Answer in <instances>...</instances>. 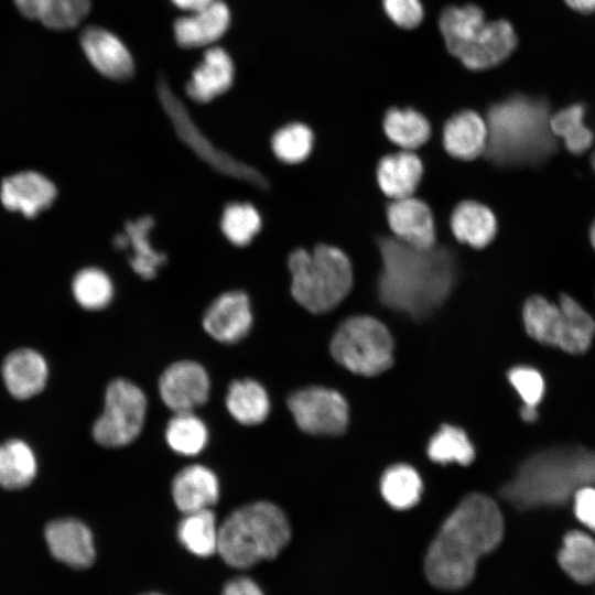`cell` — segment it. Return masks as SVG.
Returning a JSON list of instances; mask_svg holds the SVG:
<instances>
[{"label":"cell","instance_id":"1","mask_svg":"<svg viewBox=\"0 0 595 595\" xmlns=\"http://www.w3.org/2000/svg\"><path fill=\"white\" fill-rule=\"evenodd\" d=\"M504 537V518L487 496L465 497L441 526L424 560L429 582L441 589H458L474 578L477 561L495 550Z\"/></svg>","mask_w":595,"mask_h":595},{"label":"cell","instance_id":"2","mask_svg":"<svg viewBox=\"0 0 595 595\" xmlns=\"http://www.w3.org/2000/svg\"><path fill=\"white\" fill-rule=\"evenodd\" d=\"M378 246L383 266L378 292L385 305L422 318L446 300L455 278L448 249H421L389 237H381Z\"/></svg>","mask_w":595,"mask_h":595},{"label":"cell","instance_id":"3","mask_svg":"<svg viewBox=\"0 0 595 595\" xmlns=\"http://www.w3.org/2000/svg\"><path fill=\"white\" fill-rule=\"evenodd\" d=\"M543 99L513 96L487 113V158L499 165H523L547 159L555 149Z\"/></svg>","mask_w":595,"mask_h":595},{"label":"cell","instance_id":"4","mask_svg":"<svg viewBox=\"0 0 595 595\" xmlns=\"http://www.w3.org/2000/svg\"><path fill=\"white\" fill-rule=\"evenodd\" d=\"M290 538L284 512L272 502L258 501L236 509L224 520L217 553L228 565L246 569L274 559Z\"/></svg>","mask_w":595,"mask_h":595},{"label":"cell","instance_id":"5","mask_svg":"<svg viewBox=\"0 0 595 595\" xmlns=\"http://www.w3.org/2000/svg\"><path fill=\"white\" fill-rule=\"evenodd\" d=\"M440 29L450 53L475 71L502 63L517 45V34L508 21H487L475 4L446 8Z\"/></svg>","mask_w":595,"mask_h":595},{"label":"cell","instance_id":"6","mask_svg":"<svg viewBox=\"0 0 595 595\" xmlns=\"http://www.w3.org/2000/svg\"><path fill=\"white\" fill-rule=\"evenodd\" d=\"M288 266L294 300L312 313L334 309L351 289V263L336 247L322 244L312 252L296 249L289 256Z\"/></svg>","mask_w":595,"mask_h":595},{"label":"cell","instance_id":"7","mask_svg":"<svg viewBox=\"0 0 595 595\" xmlns=\"http://www.w3.org/2000/svg\"><path fill=\"white\" fill-rule=\"evenodd\" d=\"M334 359L349 371L376 376L393 363V342L387 327L378 320L366 316L347 318L337 328L331 342Z\"/></svg>","mask_w":595,"mask_h":595},{"label":"cell","instance_id":"8","mask_svg":"<svg viewBox=\"0 0 595 595\" xmlns=\"http://www.w3.org/2000/svg\"><path fill=\"white\" fill-rule=\"evenodd\" d=\"M156 91L162 108L169 116L177 137L183 143L191 148L201 160L217 172L229 177L249 183L263 191L270 187L269 181L260 171L236 160L210 142L192 120L181 99L173 94L165 78H159Z\"/></svg>","mask_w":595,"mask_h":595},{"label":"cell","instance_id":"9","mask_svg":"<svg viewBox=\"0 0 595 595\" xmlns=\"http://www.w3.org/2000/svg\"><path fill=\"white\" fill-rule=\"evenodd\" d=\"M145 413L142 390L126 379H116L107 387L105 409L93 426V436L102 446H125L140 434Z\"/></svg>","mask_w":595,"mask_h":595},{"label":"cell","instance_id":"10","mask_svg":"<svg viewBox=\"0 0 595 595\" xmlns=\"http://www.w3.org/2000/svg\"><path fill=\"white\" fill-rule=\"evenodd\" d=\"M288 407L298 426L310 434L338 435L348 424V404L336 390L310 387L292 393Z\"/></svg>","mask_w":595,"mask_h":595},{"label":"cell","instance_id":"11","mask_svg":"<svg viewBox=\"0 0 595 595\" xmlns=\"http://www.w3.org/2000/svg\"><path fill=\"white\" fill-rule=\"evenodd\" d=\"M209 377L199 364L182 360L171 365L161 376L159 390L165 405L175 413L193 412L209 397Z\"/></svg>","mask_w":595,"mask_h":595},{"label":"cell","instance_id":"12","mask_svg":"<svg viewBox=\"0 0 595 595\" xmlns=\"http://www.w3.org/2000/svg\"><path fill=\"white\" fill-rule=\"evenodd\" d=\"M252 324L249 299L241 291L226 292L207 307L203 326L216 340L231 344L242 339Z\"/></svg>","mask_w":595,"mask_h":595},{"label":"cell","instance_id":"13","mask_svg":"<svg viewBox=\"0 0 595 595\" xmlns=\"http://www.w3.org/2000/svg\"><path fill=\"white\" fill-rule=\"evenodd\" d=\"M80 44L90 64L104 76L115 80H126L132 76V56L113 33L99 26H90L83 31Z\"/></svg>","mask_w":595,"mask_h":595},{"label":"cell","instance_id":"14","mask_svg":"<svg viewBox=\"0 0 595 595\" xmlns=\"http://www.w3.org/2000/svg\"><path fill=\"white\" fill-rule=\"evenodd\" d=\"M56 193L55 185L46 176L24 171L2 181L0 198L7 209L32 218L52 205Z\"/></svg>","mask_w":595,"mask_h":595},{"label":"cell","instance_id":"15","mask_svg":"<svg viewBox=\"0 0 595 595\" xmlns=\"http://www.w3.org/2000/svg\"><path fill=\"white\" fill-rule=\"evenodd\" d=\"M45 539L52 555L72 567L85 569L95 560L93 534L77 519L50 522L45 528Z\"/></svg>","mask_w":595,"mask_h":595},{"label":"cell","instance_id":"16","mask_svg":"<svg viewBox=\"0 0 595 595\" xmlns=\"http://www.w3.org/2000/svg\"><path fill=\"white\" fill-rule=\"evenodd\" d=\"M387 216L396 238L421 249L434 246V219L424 202L412 196L394 199L388 205Z\"/></svg>","mask_w":595,"mask_h":595},{"label":"cell","instance_id":"17","mask_svg":"<svg viewBox=\"0 0 595 595\" xmlns=\"http://www.w3.org/2000/svg\"><path fill=\"white\" fill-rule=\"evenodd\" d=\"M230 12L228 7L218 0L190 12L174 23L176 42L185 47H199L218 41L228 30Z\"/></svg>","mask_w":595,"mask_h":595},{"label":"cell","instance_id":"18","mask_svg":"<svg viewBox=\"0 0 595 595\" xmlns=\"http://www.w3.org/2000/svg\"><path fill=\"white\" fill-rule=\"evenodd\" d=\"M234 63L221 47L208 48L186 85L191 99L205 104L227 91L234 82Z\"/></svg>","mask_w":595,"mask_h":595},{"label":"cell","instance_id":"19","mask_svg":"<svg viewBox=\"0 0 595 595\" xmlns=\"http://www.w3.org/2000/svg\"><path fill=\"white\" fill-rule=\"evenodd\" d=\"M175 506L183 512L210 509L219 497V483L214 472L203 465L181 469L172 482Z\"/></svg>","mask_w":595,"mask_h":595},{"label":"cell","instance_id":"20","mask_svg":"<svg viewBox=\"0 0 595 595\" xmlns=\"http://www.w3.org/2000/svg\"><path fill=\"white\" fill-rule=\"evenodd\" d=\"M2 376L7 389L14 398L28 399L45 387L47 365L37 351L22 348L7 356Z\"/></svg>","mask_w":595,"mask_h":595},{"label":"cell","instance_id":"21","mask_svg":"<svg viewBox=\"0 0 595 595\" xmlns=\"http://www.w3.org/2000/svg\"><path fill=\"white\" fill-rule=\"evenodd\" d=\"M486 121L470 110L451 117L443 128V145L454 158L473 160L485 152L487 144Z\"/></svg>","mask_w":595,"mask_h":595},{"label":"cell","instance_id":"22","mask_svg":"<svg viewBox=\"0 0 595 595\" xmlns=\"http://www.w3.org/2000/svg\"><path fill=\"white\" fill-rule=\"evenodd\" d=\"M423 174L421 160L412 152L402 151L383 156L377 167V181L385 195L392 199L409 197Z\"/></svg>","mask_w":595,"mask_h":595},{"label":"cell","instance_id":"23","mask_svg":"<svg viewBox=\"0 0 595 595\" xmlns=\"http://www.w3.org/2000/svg\"><path fill=\"white\" fill-rule=\"evenodd\" d=\"M524 328L537 342L560 348L565 332V314L560 304L534 295L522 310Z\"/></svg>","mask_w":595,"mask_h":595},{"label":"cell","instance_id":"24","mask_svg":"<svg viewBox=\"0 0 595 595\" xmlns=\"http://www.w3.org/2000/svg\"><path fill=\"white\" fill-rule=\"evenodd\" d=\"M451 228L458 241L474 248H483L495 237L497 223L495 215L487 206L466 201L453 210Z\"/></svg>","mask_w":595,"mask_h":595},{"label":"cell","instance_id":"25","mask_svg":"<svg viewBox=\"0 0 595 595\" xmlns=\"http://www.w3.org/2000/svg\"><path fill=\"white\" fill-rule=\"evenodd\" d=\"M28 19L36 20L53 30L76 26L89 12L90 0H13Z\"/></svg>","mask_w":595,"mask_h":595},{"label":"cell","instance_id":"26","mask_svg":"<svg viewBox=\"0 0 595 595\" xmlns=\"http://www.w3.org/2000/svg\"><path fill=\"white\" fill-rule=\"evenodd\" d=\"M226 407L239 423L255 425L268 416L270 400L266 389L258 381L236 380L228 388Z\"/></svg>","mask_w":595,"mask_h":595},{"label":"cell","instance_id":"27","mask_svg":"<svg viewBox=\"0 0 595 595\" xmlns=\"http://www.w3.org/2000/svg\"><path fill=\"white\" fill-rule=\"evenodd\" d=\"M558 562L574 582L583 585L595 582V539L584 531L567 532Z\"/></svg>","mask_w":595,"mask_h":595},{"label":"cell","instance_id":"28","mask_svg":"<svg viewBox=\"0 0 595 595\" xmlns=\"http://www.w3.org/2000/svg\"><path fill=\"white\" fill-rule=\"evenodd\" d=\"M154 226L151 216H143L137 220L126 223L128 246L133 249V257L129 263L133 271L145 280L153 279L158 269L166 262V255L153 249L149 234Z\"/></svg>","mask_w":595,"mask_h":595},{"label":"cell","instance_id":"29","mask_svg":"<svg viewBox=\"0 0 595 595\" xmlns=\"http://www.w3.org/2000/svg\"><path fill=\"white\" fill-rule=\"evenodd\" d=\"M218 531L214 512L203 509L184 513L177 527V537L191 553L206 558L217 552Z\"/></svg>","mask_w":595,"mask_h":595},{"label":"cell","instance_id":"30","mask_svg":"<svg viewBox=\"0 0 595 595\" xmlns=\"http://www.w3.org/2000/svg\"><path fill=\"white\" fill-rule=\"evenodd\" d=\"M36 475V459L30 446L21 440L0 444V486L6 489L26 487Z\"/></svg>","mask_w":595,"mask_h":595},{"label":"cell","instance_id":"31","mask_svg":"<svg viewBox=\"0 0 595 595\" xmlns=\"http://www.w3.org/2000/svg\"><path fill=\"white\" fill-rule=\"evenodd\" d=\"M380 490L385 500L392 508L405 510L419 502L423 484L413 467L397 464L387 468L382 474Z\"/></svg>","mask_w":595,"mask_h":595},{"label":"cell","instance_id":"32","mask_svg":"<svg viewBox=\"0 0 595 595\" xmlns=\"http://www.w3.org/2000/svg\"><path fill=\"white\" fill-rule=\"evenodd\" d=\"M383 130L390 141L412 150L425 143L431 128L423 115L414 109H390L383 119Z\"/></svg>","mask_w":595,"mask_h":595},{"label":"cell","instance_id":"33","mask_svg":"<svg viewBox=\"0 0 595 595\" xmlns=\"http://www.w3.org/2000/svg\"><path fill=\"white\" fill-rule=\"evenodd\" d=\"M586 108L583 104L570 105L550 116L549 127L554 137L561 138L566 149L581 154L593 143V132L586 127Z\"/></svg>","mask_w":595,"mask_h":595},{"label":"cell","instance_id":"34","mask_svg":"<svg viewBox=\"0 0 595 595\" xmlns=\"http://www.w3.org/2000/svg\"><path fill=\"white\" fill-rule=\"evenodd\" d=\"M165 437L175 453L193 456L205 447L208 431L205 423L193 412H178L169 421Z\"/></svg>","mask_w":595,"mask_h":595},{"label":"cell","instance_id":"35","mask_svg":"<svg viewBox=\"0 0 595 595\" xmlns=\"http://www.w3.org/2000/svg\"><path fill=\"white\" fill-rule=\"evenodd\" d=\"M430 459L439 464L468 465L475 458V448L462 429L445 424L431 437L428 448Z\"/></svg>","mask_w":595,"mask_h":595},{"label":"cell","instance_id":"36","mask_svg":"<svg viewBox=\"0 0 595 595\" xmlns=\"http://www.w3.org/2000/svg\"><path fill=\"white\" fill-rule=\"evenodd\" d=\"M559 304L566 318L565 332L560 349L570 354L587 350L595 335L593 317L571 296L562 294Z\"/></svg>","mask_w":595,"mask_h":595},{"label":"cell","instance_id":"37","mask_svg":"<svg viewBox=\"0 0 595 595\" xmlns=\"http://www.w3.org/2000/svg\"><path fill=\"white\" fill-rule=\"evenodd\" d=\"M73 294L86 310H100L112 299L113 288L109 277L96 268L80 270L73 280Z\"/></svg>","mask_w":595,"mask_h":595},{"label":"cell","instance_id":"38","mask_svg":"<svg viewBox=\"0 0 595 595\" xmlns=\"http://www.w3.org/2000/svg\"><path fill=\"white\" fill-rule=\"evenodd\" d=\"M220 226L230 242L242 247L259 232L261 218L251 204L232 203L225 207Z\"/></svg>","mask_w":595,"mask_h":595},{"label":"cell","instance_id":"39","mask_svg":"<svg viewBox=\"0 0 595 595\" xmlns=\"http://www.w3.org/2000/svg\"><path fill=\"white\" fill-rule=\"evenodd\" d=\"M271 144L279 160L285 163H299L311 153L313 133L306 125L290 123L275 131Z\"/></svg>","mask_w":595,"mask_h":595},{"label":"cell","instance_id":"40","mask_svg":"<svg viewBox=\"0 0 595 595\" xmlns=\"http://www.w3.org/2000/svg\"><path fill=\"white\" fill-rule=\"evenodd\" d=\"M508 380L523 404L538 405L544 394V380L541 374L526 366H518L508 371Z\"/></svg>","mask_w":595,"mask_h":595},{"label":"cell","instance_id":"41","mask_svg":"<svg viewBox=\"0 0 595 595\" xmlns=\"http://www.w3.org/2000/svg\"><path fill=\"white\" fill-rule=\"evenodd\" d=\"M383 9L388 17L399 26L412 29L423 18L420 0H383Z\"/></svg>","mask_w":595,"mask_h":595},{"label":"cell","instance_id":"42","mask_svg":"<svg viewBox=\"0 0 595 595\" xmlns=\"http://www.w3.org/2000/svg\"><path fill=\"white\" fill-rule=\"evenodd\" d=\"M574 512L581 523L595 531V488L583 487L575 493Z\"/></svg>","mask_w":595,"mask_h":595},{"label":"cell","instance_id":"43","mask_svg":"<svg viewBox=\"0 0 595 595\" xmlns=\"http://www.w3.org/2000/svg\"><path fill=\"white\" fill-rule=\"evenodd\" d=\"M223 595H264L262 589L256 582L248 577H236L229 581L224 589Z\"/></svg>","mask_w":595,"mask_h":595},{"label":"cell","instance_id":"44","mask_svg":"<svg viewBox=\"0 0 595 595\" xmlns=\"http://www.w3.org/2000/svg\"><path fill=\"white\" fill-rule=\"evenodd\" d=\"M182 10L192 12L207 6L213 0H171Z\"/></svg>","mask_w":595,"mask_h":595},{"label":"cell","instance_id":"45","mask_svg":"<svg viewBox=\"0 0 595 595\" xmlns=\"http://www.w3.org/2000/svg\"><path fill=\"white\" fill-rule=\"evenodd\" d=\"M565 3L573 10L581 13L595 11V0H564Z\"/></svg>","mask_w":595,"mask_h":595},{"label":"cell","instance_id":"46","mask_svg":"<svg viewBox=\"0 0 595 595\" xmlns=\"http://www.w3.org/2000/svg\"><path fill=\"white\" fill-rule=\"evenodd\" d=\"M521 418L526 422H534L538 419V410L536 405L523 404L520 410Z\"/></svg>","mask_w":595,"mask_h":595},{"label":"cell","instance_id":"47","mask_svg":"<svg viewBox=\"0 0 595 595\" xmlns=\"http://www.w3.org/2000/svg\"><path fill=\"white\" fill-rule=\"evenodd\" d=\"M589 239H591L593 248L595 249V220L593 221V224L591 226Z\"/></svg>","mask_w":595,"mask_h":595},{"label":"cell","instance_id":"48","mask_svg":"<svg viewBox=\"0 0 595 595\" xmlns=\"http://www.w3.org/2000/svg\"><path fill=\"white\" fill-rule=\"evenodd\" d=\"M592 165H593V169H594V172H595V148H594L593 155H592Z\"/></svg>","mask_w":595,"mask_h":595},{"label":"cell","instance_id":"49","mask_svg":"<svg viewBox=\"0 0 595 595\" xmlns=\"http://www.w3.org/2000/svg\"><path fill=\"white\" fill-rule=\"evenodd\" d=\"M144 595H161V594L151 593V594H144Z\"/></svg>","mask_w":595,"mask_h":595}]
</instances>
